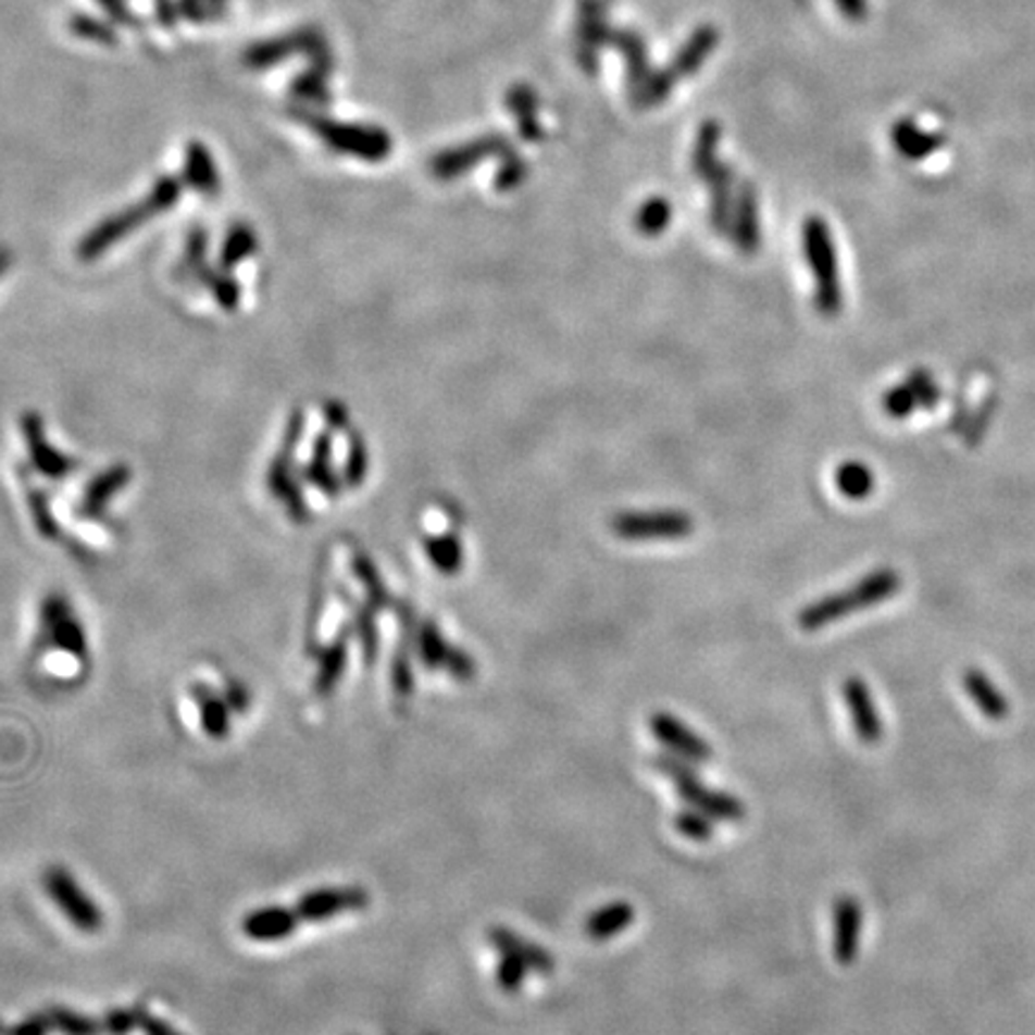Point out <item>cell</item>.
I'll list each match as a JSON object with an SVG mask.
<instances>
[{
  "label": "cell",
  "mask_w": 1035,
  "mask_h": 1035,
  "mask_svg": "<svg viewBox=\"0 0 1035 1035\" xmlns=\"http://www.w3.org/2000/svg\"><path fill=\"white\" fill-rule=\"evenodd\" d=\"M899 587H901V578L897 571L877 569L870 575H865L863 581L851 585L849 590L822 597L818 599V602L801 609V614H798V626L808 633L832 626V623L851 616L858 609H868L880 602H887L889 597L897 595Z\"/></svg>",
  "instance_id": "6da1fadb"
},
{
  "label": "cell",
  "mask_w": 1035,
  "mask_h": 1035,
  "mask_svg": "<svg viewBox=\"0 0 1035 1035\" xmlns=\"http://www.w3.org/2000/svg\"><path fill=\"white\" fill-rule=\"evenodd\" d=\"M180 192H183L180 180L173 178V175H163V178H159V183L151 187V192L142 199V202L117 211V214L101 221L97 228H93L89 235H85V240H82L77 247L79 259L101 257L113 242L123 240L127 233H133L137 226H142L145 221L171 209L180 199Z\"/></svg>",
  "instance_id": "7a4b0ae2"
},
{
  "label": "cell",
  "mask_w": 1035,
  "mask_h": 1035,
  "mask_svg": "<svg viewBox=\"0 0 1035 1035\" xmlns=\"http://www.w3.org/2000/svg\"><path fill=\"white\" fill-rule=\"evenodd\" d=\"M650 764L654 772H660L676 786V794L684 798L686 806L702 810L714 822H740L746 818V806L732 794L714 791L710 786H704L693 762L674 756V752H660V756L650 760Z\"/></svg>",
  "instance_id": "3957f363"
},
{
  "label": "cell",
  "mask_w": 1035,
  "mask_h": 1035,
  "mask_svg": "<svg viewBox=\"0 0 1035 1035\" xmlns=\"http://www.w3.org/2000/svg\"><path fill=\"white\" fill-rule=\"evenodd\" d=\"M292 117L308 125L322 142L344 157H356L362 161H384L391 154V137L386 129L358 123H340L326 115H316L312 111L296 109Z\"/></svg>",
  "instance_id": "277c9868"
},
{
  "label": "cell",
  "mask_w": 1035,
  "mask_h": 1035,
  "mask_svg": "<svg viewBox=\"0 0 1035 1035\" xmlns=\"http://www.w3.org/2000/svg\"><path fill=\"white\" fill-rule=\"evenodd\" d=\"M803 254L815 278V308L822 316H837L841 310V284L837 252L827 221L810 216L803 221Z\"/></svg>",
  "instance_id": "5b68a950"
},
{
  "label": "cell",
  "mask_w": 1035,
  "mask_h": 1035,
  "mask_svg": "<svg viewBox=\"0 0 1035 1035\" xmlns=\"http://www.w3.org/2000/svg\"><path fill=\"white\" fill-rule=\"evenodd\" d=\"M611 531L628 543H654V539H684L696 523L684 511H626L611 518Z\"/></svg>",
  "instance_id": "8992f818"
},
{
  "label": "cell",
  "mask_w": 1035,
  "mask_h": 1035,
  "mask_svg": "<svg viewBox=\"0 0 1035 1035\" xmlns=\"http://www.w3.org/2000/svg\"><path fill=\"white\" fill-rule=\"evenodd\" d=\"M43 887L49 891L53 903L65 913V919L82 933H97L103 925V913L99 903H93L89 894L79 887V882L67 873L65 868L53 865L46 870Z\"/></svg>",
  "instance_id": "52a82bcc"
},
{
  "label": "cell",
  "mask_w": 1035,
  "mask_h": 1035,
  "mask_svg": "<svg viewBox=\"0 0 1035 1035\" xmlns=\"http://www.w3.org/2000/svg\"><path fill=\"white\" fill-rule=\"evenodd\" d=\"M326 51V39L322 37L320 29L314 27H300L296 32L280 34L276 39H264L252 43L250 49H245L242 53V63L250 70H269L278 63L288 61L292 55H316Z\"/></svg>",
  "instance_id": "ba28073f"
},
{
  "label": "cell",
  "mask_w": 1035,
  "mask_h": 1035,
  "mask_svg": "<svg viewBox=\"0 0 1035 1035\" xmlns=\"http://www.w3.org/2000/svg\"><path fill=\"white\" fill-rule=\"evenodd\" d=\"M647 726H650V734L660 740L669 752H674V756L678 758H684L693 764L710 762L714 758V750L708 740L698 736L688 724L681 722L674 714L654 712L650 720H647Z\"/></svg>",
  "instance_id": "9c48e42d"
},
{
  "label": "cell",
  "mask_w": 1035,
  "mask_h": 1035,
  "mask_svg": "<svg viewBox=\"0 0 1035 1035\" xmlns=\"http://www.w3.org/2000/svg\"><path fill=\"white\" fill-rule=\"evenodd\" d=\"M370 894L362 887H322L302 894L298 901L300 921L320 923L326 919H334L338 913L367 909Z\"/></svg>",
  "instance_id": "30bf717a"
},
{
  "label": "cell",
  "mask_w": 1035,
  "mask_h": 1035,
  "mask_svg": "<svg viewBox=\"0 0 1035 1035\" xmlns=\"http://www.w3.org/2000/svg\"><path fill=\"white\" fill-rule=\"evenodd\" d=\"M506 154H511V145L506 142L503 137H482V139H473V142H467L463 147L441 151V154L432 159L429 169L437 180H453L458 178V175H463L465 171L477 166L479 161H485L489 157H506Z\"/></svg>",
  "instance_id": "8fae6325"
},
{
  "label": "cell",
  "mask_w": 1035,
  "mask_h": 1035,
  "mask_svg": "<svg viewBox=\"0 0 1035 1035\" xmlns=\"http://www.w3.org/2000/svg\"><path fill=\"white\" fill-rule=\"evenodd\" d=\"M939 396H943V391H939V386L935 384L933 374L925 370H915L913 374L906 376L901 384L889 388L885 398H882V408H885L889 417L901 420L909 417L913 410L919 408L931 410L939 401Z\"/></svg>",
  "instance_id": "7c38bea8"
},
{
  "label": "cell",
  "mask_w": 1035,
  "mask_h": 1035,
  "mask_svg": "<svg viewBox=\"0 0 1035 1035\" xmlns=\"http://www.w3.org/2000/svg\"><path fill=\"white\" fill-rule=\"evenodd\" d=\"M832 951L839 967H851L861 947L863 909L853 897H839L832 913Z\"/></svg>",
  "instance_id": "4fadbf2b"
},
{
  "label": "cell",
  "mask_w": 1035,
  "mask_h": 1035,
  "mask_svg": "<svg viewBox=\"0 0 1035 1035\" xmlns=\"http://www.w3.org/2000/svg\"><path fill=\"white\" fill-rule=\"evenodd\" d=\"M846 708H849L851 714V724H853V734L861 744L873 746L885 734V724H882L875 700L870 696V688L863 678L851 676L846 678V684L841 686Z\"/></svg>",
  "instance_id": "5bb4252c"
},
{
  "label": "cell",
  "mask_w": 1035,
  "mask_h": 1035,
  "mask_svg": "<svg viewBox=\"0 0 1035 1035\" xmlns=\"http://www.w3.org/2000/svg\"><path fill=\"white\" fill-rule=\"evenodd\" d=\"M300 923L298 911H290L286 906H264L247 913L242 919V933L252 939V943H278L288 935L296 933Z\"/></svg>",
  "instance_id": "9a60e30c"
},
{
  "label": "cell",
  "mask_w": 1035,
  "mask_h": 1035,
  "mask_svg": "<svg viewBox=\"0 0 1035 1035\" xmlns=\"http://www.w3.org/2000/svg\"><path fill=\"white\" fill-rule=\"evenodd\" d=\"M487 939L499 955H511V957L523 959L527 967H531V971L547 975L557 969L554 957H551L545 947H539L531 943V939L515 935L513 931H509V927H501V925L491 927V931L487 933Z\"/></svg>",
  "instance_id": "2e32d148"
},
{
  "label": "cell",
  "mask_w": 1035,
  "mask_h": 1035,
  "mask_svg": "<svg viewBox=\"0 0 1035 1035\" xmlns=\"http://www.w3.org/2000/svg\"><path fill=\"white\" fill-rule=\"evenodd\" d=\"M732 238L736 240L738 250L746 257H752L760 247V219H758V195L756 187L744 183L738 192V202L734 207V228Z\"/></svg>",
  "instance_id": "e0dca14e"
},
{
  "label": "cell",
  "mask_w": 1035,
  "mask_h": 1035,
  "mask_svg": "<svg viewBox=\"0 0 1035 1035\" xmlns=\"http://www.w3.org/2000/svg\"><path fill=\"white\" fill-rule=\"evenodd\" d=\"M633 923L635 906L628 901H611L587 915L583 931L593 943H609V939L626 933Z\"/></svg>",
  "instance_id": "ac0fdd59"
},
{
  "label": "cell",
  "mask_w": 1035,
  "mask_h": 1035,
  "mask_svg": "<svg viewBox=\"0 0 1035 1035\" xmlns=\"http://www.w3.org/2000/svg\"><path fill=\"white\" fill-rule=\"evenodd\" d=\"M732 180H734V171L732 166H724V163H716V166L708 173V178H704V183H708L712 190L710 221L720 235H732V228H734Z\"/></svg>",
  "instance_id": "d6986e66"
},
{
  "label": "cell",
  "mask_w": 1035,
  "mask_h": 1035,
  "mask_svg": "<svg viewBox=\"0 0 1035 1035\" xmlns=\"http://www.w3.org/2000/svg\"><path fill=\"white\" fill-rule=\"evenodd\" d=\"M183 173H185V180L190 183L199 195L214 197L219 192L216 163H214V157H211V151L202 142L187 145Z\"/></svg>",
  "instance_id": "ffe728a7"
},
{
  "label": "cell",
  "mask_w": 1035,
  "mask_h": 1035,
  "mask_svg": "<svg viewBox=\"0 0 1035 1035\" xmlns=\"http://www.w3.org/2000/svg\"><path fill=\"white\" fill-rule=\"evenodd\" d=\"M963 688H967L969 698L973 700L975 708L981 710V714L987 716V720H993V722L1007 720L1009 702L1005 700L1002 693L995 688L993 681L987 678L983 672H978V669H969V672L963 674Z\"/></svg>",
  "instance_id": "44dd1931"
},
{
  "label": "cell",
  "mask_w": 1035,
  "mask_h": 1035,
  "mask_svg": "<svg viewBox=\"0 0 1035 1035\" xmlns=\"http://www.w3.org/2000/svg\"><path fill=\"white\" fill-rule=\"evenodd\" d=\"M328 73H332V55L328 49L312 55V63L308 70L296 77L290 85V93L300 101L308 103H326L328 101Z\"/></svg>",
  "instance_id": "7402d4cb"
},
{
  "label": "cell",
  "mask_w": 1035,
  "mask_h": 1035,
  "mask_svg": "<svg viewBox=\"0 0 1035 1035\" xmlns=\"http://www.w3.org/2000/svg\"><path fill=\"white\" fill-rule=\"evenodd\" d=\"M25 432H27V439H29L32 458H34V463H37L41 473L51 475V477H61V475L70 473V470L75 467V463L70 461V458H65L61 451H55L51 444H46L41 420L27 417L25 420Z\"/></svg>",
  "instance_id": "603a6c76"
},
{
  "label": "cell",
  "mask_w": 1035,
  "mask_h": 1035,
  "mask_svg": "<svg viewBox=\"0 0 1035 1035\" xmlns=\"http://www.w3.org/2000/svg\"><path fill=\"white\" fill-rule=\"evenodd\" d=\"M415 647H417V657L422 664L432 669V672H437V669H444L446 672V664H449L453 645L446 643L441 631L437 628V623L429 619H422L417 623Z\"/></svg>",
  "instance_id": "cb8c5ba5"
},
{
  "label": "cell",
  "mask_w": 1035,
  "mask_h": 1035,
  "mask_svg": "<svg viewBox=\"0 0 1035 1035\" xmlns=\"http://www.w3.org/2000/svg\"><path fill=\"white\" fill-rule=\"evenodd\" d=\"M192 696L199 704V720H202V728L209 738H226L230 734V708L226 700H221L214 696L207 686H195Z\"/></svg>",
  "instance_id": "d4e9b609"
},
{
  "label": "cell",
  "mask_w": 1035,
  "mask_h": 1035,
  "mask_svg": "<svg viewBox=\"0 0 1035 1035\" xmlns=\"http://www.w3.org/2000/svg\"><path fill=\"white\" fill-rule=\"evenodd\" d=\"M432 566L444 575H456L463 569V543L456 533L432 535L425 543Z\"/></svg>",
  "instance_id": "484cf974"
},
{
  "label": "cell",
  "mask_w": 1035,
  "mask_h": 1035,
  "mask_svg": "<svg viewBox=\"0 0 1035 1035\" xmlns=\"http://www.w3.org/2000/svg\"><path fill=\"white\" fill-rule=\"evenodd\" d=\"M834 485H837V489L844 494L846 499L861 501V499H868L870 494H873L875 475L868 465L851 461V463H844V465L837 467V473H834Z\"/></svg>",
  "instance_id": "4316f807"
},
{
  "label": "cell",
  "mask_w": 1035,
  "mask_h": 1035,
  "mask_svg": "<svg viewBox=\"0 0 1035 1035\" xmlns=\"http://www.w3.org/2000/svg\"><path fill=\"white\" fill-rule=\"evenodd\" d=\"M346 662H348V640L338 638L332 647H326V652L322 654L320 674H316V684H314L320 696H328V693L334 690V686L346 672Z\"/></svg>",
  "instance_id": "83f0119b"
},
{
  "label": "cell",
  "mask_w": 1035,
  "mask_h": 1035,
  "mask_svg": "<svg viewBox=\"0 0 1035 1035\" xmlns=\"http://www.w3.org/2000/svg\"><path fill=\"white\" fill-rule=\"evenodd\" d=\"M43 638L51 640L53 645H58L61 650L70 652L73 657H79V660H85V657H87L85 631H82L79 621H75L70 614L63 616L58 623H53L51 628H46Z\"/></svg>",
  "instance_id": "f1b7e54d"
},
{
  "label": "cell",
  "mask_w": 1035,
  "mask_h": 1035,
  "mask_svg": "<svg viewBox=\"0 0 1035 1035\" xmlns=\"http://www.w3.org/2000/svg\"><path fill=\"white\" fill-rule=\"evenodd\" d=\"M672 204L666 202L664 197H652L638 209L635 214V228H638L645 238H654V235H662L664 228L672 223Z\"/></svg>",
  "instance_id": "f546056e"
},
{
  "label": "cell",
  "mask_w": 1035,
  "mask_h": 1035,
  "mask_svg": "<svg viewBox=\"0 0 1035 1035\" xmlns=\"http://www.w3.org/2000/svg\"><path fill=\"white\" fill-rule=\"evenodd\" d=\"M352 571H356L358 581L364 585V593H367V604H370L372 611H379V609L391 604V595H388L386 585L382 583L379 573H376L374 563L367 557L356 554V559H352Z\"/></svg>",
  "instance_id": "4dcf8cb0"
},
{
  "label": "cell",
  "mask_w": 1035,
  "mask_h": 1035,
  "mask_svg": "<svg viewBox=\"0 0 1035 1035\" xmlns=\"http://www.w3.org/2000/svg\"><path fill=\"white\" fill-rule=\"evenodd\" d=\"M127 482V470L125 467H113L109 473L101 475L97 482H91L87 494H85V506L82 511L85 513H99L105 501H109L111 494H115Z\"/></svg>",
  "instance_id": "1f68e13d"
},
{
  "label": "cell",
  "mask_w": 1035,
  "mask_h": 1035,
  "mask_svg": "<svg viewBox=\"0 0 1035 1035\" xmlns=\"http://www.w3.org/2000/svg\"><path fill=\"white\" fill-rule=\"evenodd\" d=\"M674 830L690 841H710L714 837V820L698 808H686L674 818Z\"/></svg>",
  "instance_id": "d6a6232c"
},
{
  "label": "cell",
  "mask_w": 1035,
  "mask_h": 1035,
  "mask_svg": "<svg viewBox=\"0 0 1035 1035\" xmlns=\"http://www.w3.org/2000/svg\"><path fill=\"white\" fill-rule=\"evenodd\" d=\"M328 456H332V449H328V437L316 441V449L312 453V463L308 467V477L312 485L320 487L326 494H338V479L334 477L332 463H328Z\"/></svg>",
  "instance_id": "836d02e7"
},
{
  "label": "cell",
  "mask_w": 1035,
  "mask_h": 1035,
  "mask_svg": "<svg viewBox=\"0 0 1035 1035\" xmlns=\"http://www.w3.org/2000/svg\"><path fill=\"white\" fill-rule=\"evenodd\" d=\"M716 142H720V127L714 123L704 125L702 133L698 137L696 145V154H693V171H696L698 178H708V173L716 166Z\"/></svg>",
  "instance_id": "e575fe53"
},
{
  "label": "cell",
  "mask_w": 1035,
  "mask_h": 1035,
  "mask_svg": "<svg viewBox=\"0 0 1035 1035\" xmlns=\"http://www.w3.org/2000/svg\"><path fill=\"white\" fill-rule=\"evenodd\" d=\"M70 32L77 34L79 39H87L93 43H103V46L115 43V29L105 20L91 17V15L70 17Z\"/></svg>",
  "instance_id": "d590c367"
},
{
  "label": "cell",
  "mask_w": 1035,
  "mask_h": 1035,
  "mask_svg": "<svg viewBox=\"0 0 1035 1035\" xmlns=\"http://www.w3.org/2000/svg\"><path fill=\"white\" fill-rule=\"evenodd\" d=\"M51 1026L63 1031L65 1035H99L103 1031V1023H97L89 1017L75 1014L70 1009H51L49 1011Z\"/></svg>",
  "instance_id": "8d00e7d4"
},
{
  "label": "cell",
  "mask_w": 1035,
  "mask_h": 1035,
  "mask_svg": "<svg viewBox=\"0 0 1035 1035\" xmlns=\"http://www.w3.org/2000/svg\"><path fill=\"white\" fill-rule=\"evenodd\" d=\"M527 971L531 967L523 959L511 957V955H501L497 963V985L503 993H518L525 985Z\"/></svg>",
  "instance_id": "74e56055"
},
{
  "label": "cell",
  "mask_w": 1035,
  "mask_h": 1035,
  "mask_svg": "<svg viewBox=\"0 0 1035 1035\" xmlns=\"http://www.w3.org/2000/svg\"><path fill=\"white\" fill-rule=\"evenodd\" d=\"M714 43H716V34L712 29H700L696 37H693V41L686 46V49L681 51L678 61H676L678 73H690V70H696L702 63V55L712 51Z\"/></svg>",
  "instance_id": "f35d334b"
},
{
  "label": "cell",
  "mask_w": 1035,
  "mask_h": 1035,
  "mask_svg": "<svg viewBox=\"0 0 1035 1035\" xmlns=\"http://www.w3.org/2000/svg\"><path fill=\"white\" fill-rule=\"evenodd\" d=\"M254 247H257V240H254L252 228H247V226L233 228L230 235L226 238V245H223V264H226V266L238 264L240 259H245L247 254L254 252Z\"/></svg>",
  "instance_id": "ab89813d"
},
{
  "label": "cell",
  "mask_w": 1035,
  "mask_h": 1035,
  "mask_svg": "<svg viewBox=\"0 0 1035 1035\" xmlns=\"http://www.w3.org/2000/svg\"><path fill=\"white\" fill-rule=\"evenodd\" d=\"M356 626H358V635H360V643H362L364 660L372 664L376 660V650H379V635H376L372 609H360L358 611Z\"/></svg>",
  "instance_id": "60d3db41"
},
{
  "label": "cell",
  "mask_w": 1035,
  "mask_h": 1035,
  "mask_svg": "<svg viewBox=\"0 0 1035 1035\" xmlns=\"http://www.w3.org/2000/svg\"><path fill=\"white\" fill-rule=\"evenodd\" d=\"M364 475H367V449H364V441H360V437H352L346 463V485L358 487Z\"/></svg>",
  "instance_id": "b9f144b4"
},
{
  "label": "cell",
  "mask_w": 1035,
  "mask_h": 1035,
  "mask_svg": "<svg viewBox=\"0 0 1035 1035\" xmlns=\"http://www.w3.org/2000/svg\"><path fill=\"white\" fill-rule=\"evenodd\" d=\"M525 175H527V166H525V161L523 159H518L513 154H506L503 157V163L499 166V173H497V180H494V185L499 187V190H513L515 185H521L525 180Z\"/></svg>",
  "instance_id": "7bdbcfd3"
},
{
  "label": "cell",
  "mask_w": 1035,
  "mask_h": 1035,
  "mask_svg": "<svg viewBox=\"0 0 1035 1035\" xmlns=\"http://www.w3.org/2000/svg\"><path fill=\"white\" fill-rule=\"evenodd\" d=\"M226 0H178L180 17L187 22H204L207 17L219 15Z\"/></svg>",
  "instance_id": "ee69618b"
},
{
  "label": "cell",
  "mask_w": 1035,
  "mask_h": 1035,
  "mask_svg": "<svg viewBox=\"0 0 1035 1035\" xmlns=\"http://www.w3.org/2000/svg\"><path fill=\"white\" fill-rule=\"evenodd\" d=\"M133 1026H139V1011L117 1009L103 1019V1031H109L111 1035H125Z\"/></svg>",
  "instance_id": "f6af8a7d"
},
{
  "label": "cell",
  "mask_w": 1035,
  "mask_h": 1035,
  "mask_svg": "<svg viewBox=\"0 0 1035 1035\" xmlns=\"http://www.w3.org/2000/svg\"><path fill=\"white\" fill-rule=\"evenodd\" d=\"M99 5L109 13L113 22H117V25H125V27L139 25V17L127 8L125 0H99Z\"/></svg>",
  "instance_id": "bcb514c9"
},
{
  "label": "cell",
  "mask_w": 1035,
  "mask_h": 1035,
  "mask_svg": "<svg viewBox=\"0 0 1035 1035\" xmlns=\"http://www.w3.org/2000/svg\"><path fill=\"white\" fill-rule=\"evenodd\" d=\"M49 1026H51L49 1014H34L27 1021H22L10 1035H46L49 1033Z\"/></svg>",
  "instance_id": "7dc6e473"
},
{
  "label": "cell",
  "mask_w": 1035,
  "mask_h": 1035,
  "mask_svg": "<svg viewBox=\"0 0 1035 1035\" xmlns=\"http://www.w3.org/2000/svg\"><path fill=\"white\" fill-rule=\"evenodd\" d=\"M226 702L233 712H245L247 708H250V690L230 681V684L226 686Z\"/></svg>",
  "instance_id": "c3c4849f"
},
{
  "label": "cell",
  "mask_w": 1035,
  "mask_h": 1035,
  "mask_svg": "<svg viewBox=\"0 0 1035 1035\" xmlns=\"http://www.w3.org/2000/svg\"><path fill=\"white\" fill-rule=\"evenodd\" d=\"M139 1026H142V1031L147 1035H180L173 1026H169L166 1021H161L159 1017L145 1014V1011H139Z\"/></svg>",
  "instance_id": "681fc988"
},
{
  "label": "cell",
  "mask_w": 1035,
  "mask_h": 1035,
  "mask_svg": "<svg viewBox=\"0 0 1035 1035\" xmlns=\"http://www.w3.org/2000/svg\"><path fill=\"white\" fill-rule=\"evenodd\" d=\"M157 17L163 27H173L180 17L178 0H157Z\"/></svg>",
  "instance_id": "f907efd6"
},
{
  "label": "cell",
  "mask_w": 1035,
  "mask_h": 1035,
  "mask_svg": "<svg viewBox=\"0 0 1035 1035\" xmlns=\"http://www.w3.org/2000/svg\"><path fill=\"white\" fill-rule=\"evenodd\" d=\"M623 39H626V53L631 55V46H635V37H631V34H623ZM640 58H643V51H640V53H635V67H633V70H635V73H638V67L643 65V61H640ZM628 63H633V58H631V61H628Z\"/></svg>",
  "instance_id": "816d5d0a"
},
{
  "label": "cell",
  "mask_w": 1035,
  "mask_h": 1035,
  "mask_svg": "<svg viewBox=\"0 0 1035 1035\" xmlns=\"http://www.w3.org/2000/svg\"><path fill=\"white\" fill-rule=\"evenodd\" d=\"M0 1031H3V1028H0Z\"/></svg>",
  "instance_id": "f5cc1de1"
}]
</instances>
